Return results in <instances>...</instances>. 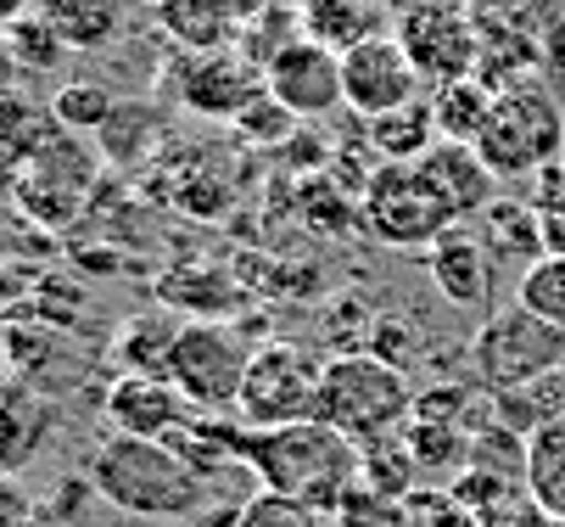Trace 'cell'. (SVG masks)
I'll list each match as a JSON object with an SVG mask.
<instances>
[{
	"label": "cell",
	"instance_id": "1",
	"mask_svg": "<svg viewBox=\"0 0 565 527\" xmlns=\"http://www.w3.org/2000/svg\"><path fill=\"white\" fill-rule=\"evenodd\" d=\"M85 483L135 521H191L213 505V483L163 438L107 432L85 461Z\"/></svg>",
	"mask_w": 565,
	"mask_h": 527
},
{
	"label": "cell",
	"instance_id": "2",
	"mask_svg": "<svg viewBox=\"0 0 565 527\" xmlns=\"http://www.w3.org/2000/svg\"><path fill=\"white\" fill-rule=\"evenodd\" d=\"M247 472L264 488L297 494L313 510L331 516L342 505V494L359 483V443L326 421H297V426H275V432L247 426Z\"/></svg>",
	"mask_w": 565,
	"mask_h": 527
},
{
	"label": "cell",
	"instance_id": "3",
	"mask_svg": "<svg viewBox=\"0 0 565 527\" xmlns=\"http://www.w3.org/2000/svg\"><path fill=\"white\" fill-rule=\"evenodd\" d=\"M415 388H409V370L386 365L381 354L359 348V354H337L319 370V421L337 426L353 443L403 432L415 421Z\"/></svg>",
	"mask_w": 565,
	"mask_h": 527
},
{
	"label": "cell",
	"instance_id": "4",
	"mask_svg": "<svg viewBox=\"0 0 565 527\" xmlns=\"http://www.w3.org/2000/svg\"><path fill=\"white\" fill-rule=\"evenodd\" d=\"M476 152L499 180L543 175L565 158V107L537 80H515L493 96V113L476 135Z\"/></svg>",
	"mask_w": 565,
	"mask_h": 527
},
{
	"label": "cell",
	"instance_id": "5",
	"mask_svg": "<svg viewBox=\"0 0 565 527\" xmlns=\"http://www.w3.org/2000/svg\"><path fill=\"white\" fill-rule=\"evenodd\" d=\"M470 370L493 399L548 382V376L565 370V331L548 326L543 315H532L526 304H504L470 337Z\"/></svg>",
	"mask_w": 565,
	"mask_h": 527
},
{
	"label": "cell",
	"instance_id": "6",
	"mask_svg": "<svg viewBox=\"0 0 565 527\" xmlns=\"http://www.w3.org/2000/svg\"><path fill=\"white\" fill-rule=\"evenodd\" d=\"M253 348L230 320H185L174 348H169V382L185 393L196 415H230L241 404Z\"/></svg>",
	"mask_w": 565,
	"mask_h": 527
},
{
	"label": "cell",
	"instance_id": "7",
	"mask_svg": "<svg viewBox=\"0 0 565 527\" xmlns=\"http://www.w3.org/2000/svg\"><path fill=\"white\" fill-rule=\"evenodd\" d=\"M319 370H326V365H319L308 348H297V342H264V348H253L235 421L253 426V432L319 421Z\"/></svg>",
	"mask_w": 565,
	"mask_h": 527
},
{
	"label": "cell",
	"instance_id": "8",
	"mask_svg": "<svg viewBox=\"0 0 565 527\" xmlns=\"http://www.w3.org/2000/svg\"><path fill=\"white\" fill-rule=\"evenodd\" d=\"M359 208L370 219V231L397 253H431L454 231L448 208L426 191L415 164H375L364 191H359Z\"/></svg>",
	"mask_w": 565,
	"mask_h": 527
},
{
	"label": "cell",
	"instance_id": "9",
	"mask_svg": "<svg viewBox=\"0 0 565 527\" xmlns=\"http://www.w3.org/2000/svg\"><path fill=\"white\" fill-rule=\"evenodd\" d=\"M397 45L409 51L420 80H437V85L470 80L481 67V29H476L470 12L454 7V0H415V7L397 18Z\"/></svg>",
	"mask_w": 565,
	"mask_h": 527
},
{
	"label": "cell",
	"instance_id": "10",
	"mask_svg": "<svg viewBox=\"0 0 565 527\" xmlns=\"http://www.w3.org/2000/svg\"><path fill=\"white\" fill-rule=\"evenodd\" d=\"M264 85H269V96H275L297 124L331 118L337 107H348V96H342V51L319 45V40H308V34H291L286 45L269 51Z\"/></svg>",
	"mask_w": 565,
	"mask_h": 527
},
{
	"label": "cell",
	"instance_id": "11",
	"mask_svg": "<svg viewBox=\"0 0 565 527\" xmlns=\"http://www.w3.org/2000/svg\"><path fill=\"white\" fill-rule=\"evenodd\" d=\"M420 67L409 62V51L397 45V34H370L353 51H342V96L359 118H386L397 107L420 102Z\"/></svg>",
	"mask_w": 565,
	"mask_h": 527
},
{
	"label": "cell",
	"instance_id": "12",
	"mask_svg": "<svg viewBox=\"0 0 565 527\" xmlns=\"http://www.w3.org/2000/svg\"><path fill=\"white\" fill-rule=\"evenodd\" d=\"M90 180H96L90 152L78 146L73 129L56 124L51 140L40 146V158H34L23 175H12V197H18L34 219H45V224H67V219L78 213V202H85Z\"/></svg>",
	"mask_w": 565,
	"mask_h": 527
},
{
	"label": "cell",
	"instance_id": "13",
	"mask_svg": "<svg viewBox=\"0 0 565 527\" xmlns=\"http://www.w3.org/2000/svg\"><path fill=\"white\" fill-rule=\"evenodd\" d=\"M264 96H269V85H264V62L258 56H241V51H185L180 56V102L191 113L235 124Z\"/></svg>",
	"mask_w": 565,
	"mask_h": 527
},
{
	"label": "cell",
	"instance_id": "14",
	"mask_svg": "<svg viewBox=\"0 0 565 527\" xmlns=\"http://www.w3.org/2000/svg\"><path fill=\"white\" fill-rule=\"evenodd\" d=\"M415 175L426 180V191L448 208L454 224H476L499 202V175L488 169V158L465 140H437L431 152L415 164Z\"/></svg>",
	"mask_w": 565,
	"mask_h": 527
},
{
	"label": "cell",
	"instance_id": "15",
	"mask_svg": "<svg viewBox=\"0 0 565 527\" xmlns=\"http://www.w3.org/2000/svg\"><path fill=\"white\" fill-rule=\"evenodd\" d=\"M102 415H107L113 432H129V438H174L196 410L185 404V393L169 382V376L118 370V382L102 399Z\"/></svg>",
	"mask_w": 565,
	"mask_h": 527
},
{
	"label": "cell",
	"instance_id": "16",
	"mask_svg": "<svg viewBox=\"0 0 565 527\" xmlns=\"http://www.w3.org/2000/svg\"><path fill=\"white\" fill-rule=\"evenodd\" d=\"M426 270H431V286L454 309H488V297H493V247L476 224H454V231L426 253Z\"/></svg>",
	"mask_w": 565,
	"mask_h": 527
},
{
	"label": "cell",
	"instance_id": "17",
	"mask_svg": "<svg viewBox=\"0 0 565 527\" xmlns=\"http://www.w3.org/2000/svg\"><path fill=\"white\" fill-rule=\"evenodd\" d=\"M34 18L67 51H107L129 23V0H34Z\"/></svg>",
	"mask_w": 565,
	"mask_h": 527
},
{
	"label": "cell",
	"instance_id": "18",
	"mask_svg": "<svg viewBox=\"0 0 565 527\" xmlns=\"http://www.w3.org/2000/svg\"><path fill=\"white\" fill-rule=\"evenodd\" d=\"M157 304L185 309V320H230V309H241V286H235L230 270L185 264V270L157 281Z\"/></svg>",
	"mask_w": 565,
	"mask_h": 527
},
{
	"label": "cell",
	"instance_id": "19",
	"mask_svg": "<svg viewBox=\"0 0 565 527\" xmlns=\"http://www.w3.org/2000/svg\"><path fill=\"white\" fill-rule=\"evenodd\" d=\"M151 12H157V29L185 51H230L241 29V12L230 0H151Z\"/></svg>",
	"mask_w": 565,
	"mask_h": 527
},
{
	"label": "cell",
	"instance_id": "20",
	"mask_svg": "<svg viewBox=\"0 0 565 527\" xmlns=\"http://www.w3.org/2000/svg\"><path fill=\"white\" fill-rule=\"evenodd\" d=\"M56 118L51 107H40L34 96L12 91V96H0V175H23L34 158H40V146L51 140Z\"/></svg>",
	"mask_w": 565,
	"mask_h": 527
},
{
	"label": "cell",
	"instance_id": "21",
	"mask_svg": "<svg viewBox=\"0 0 565 527\" xmlns=\"http://www.w3.org/2000/svg\"><path fill=\"white\" fill-rule=\"evenodd\" d=\"M437 113L431 102H415V107H397L386 118L370 124V146H375V158L381 164H420L431 146H437Z\"/></svg>",
	"mask_w": 565,
	"mask_h": 527
},
{
	"label": "cell",
	"instance_id": "22",
	"mask_svg": "<svg viewBox=\"0 0 565 527\" xmlns=\"http://www.w3.org/2000/svg\"><path fill=\"white\" fill-rule=\"evenodd\" d=\"M493 85L488 80H454V85H437V96H431V113H437V135L443 140H465V146H476V135H481V124H488V113H493Z\"/></svg>",
	"mask_w": 565,
	"mask_h": 527
},
{
	"label": "cell",
	"instance_id": "23",
	"mask_svg": "<svg viewBox=\"0 0 565 527\" xmlns=\"http://www.w3.org/2000/svg\"><path fill=\"white\" fill-rule=\"evenodd\" d=\"M526 488L548 516H565V415L526 438Z\"/></svg>",
	"mask_w": 565,
	"mask_h": 527
},
{
	"label": "cell",
	"instance_id": "24",
	"mask_svg": "<svg viewBox=\"0 0 565 527\" xmlns=\"http://www.w3.org/2000/svg\"><path fill=\"white\" fill-rule=\"evenodd\" d=\"M180 326H185V320H174V315H135V320H124V326H118V337H113V359H118L124 370L163 376V370H169V348H174Z\"/></svg>",
	"mask_w": 565,
	"mask_h": 527
},
{
	"label": "cell",
	"instance_id": "25",
	"mask_svg": "<svg viewBox=\"0 0 565 527\" xmlns=\"http://www.w3.org/2000/svg\"><path fill=\"white\" fill-rule=\"evenodd\" d=\"M302 23H308V40L331 45V51H353L359 40L381 34L370 0H308V7H302Z\"/></svg>",
	"mask_w": 565,
	"mask_h": 527
},
{
	"label": "cell",
	"instance_id": "26",
	"mask_svg": "<svg viewBox=\"0 0 565 527\" xmlns=\"http://www.w3.org/2000/svg\"><path fill=\"white\" fill-rule=\"evenodd\" d=\"M415 455H409V438L403 432H386V438H370V443H359V483H370V488H381V494H409V483H415Z\"/></svg>",
	"mask_w": 565,
	"mask_h": 527
},
{
	"label": "cell",
	"instance_id": "27",
	"mask_svg": "<svg viewBox=\"0 0 565 527\" xmlns=\"http://www.w3.org/2000/svg\"><path fill=\"white\" fill-rule=\"evenodd\" d=\"M45 404H34L29 393L0 399V472H18L29 466V455L45 443Z\"/></svg>",
	"mask_w": 565,
	"mask_h": 527
},
{
	"label": "cell",
	"instance_id": "28",
	"mask_svg": "<svg viewBox=\"0 0 565 527\" xmlns=\"http://www.w3.org/2000/svg\"><path fill=\"white\" fill-rule=\"evenodd\" d=\"M515 304H526L532 315H543L548 326L565 331V253H543L537 264L521 270V281H515Z\"/></svg>",
	"mask_w": 565,
	"mask_h": 527
},
{
	"label": "cell",
	"instance_id": "29",
	"mask_svg": "<svg viewBox=\"0 0 565 527\" xmlns=\"http://www.w3.org/2000/svg\"><path fill=\"white\" fill-rule=\"evenodd\" d=\"M118 113V96L107 91V85H62L56 96H51V118L62 124V129H73V135H102L107 129V118Z\"/></svg>",
	"mask_w": 565,
	"mask_h": 527
},
{
	"label": "cell",
	"instance_id": "30",
	"mask_svg": "<svg viewBox=\"0 0 565 527\" xmlns=\"http://www.w3.org/2000/svg\"><path fill=\"white\" fill-rule=\"evenodd\" d=\"M403 438H409V455L420 472H454L465 461V426L459 421H426L415 415L409 426H403Z\"/></svg>",
	"mask_w": 565,
	"mask_h": 527
},
{
	"label": "cell",
	"instance_id": "31",
	"mask_svg": "<svg viewBox=\"0 0 565 527\" xmlns=\"http://www.w3.org/2000/svg\"><path fill=\"white\" fill-rule=\"evenodd\" d=\"M235 527H326V510H313L308 499L280 494V488H258L235 510Z\"/></svg>",
	"mask_w": 565,
	"mask_h": 527
},
{
	"label": "cell",
	"instance_id": "32",
	"mask_svg": "<svg viewBox=\"0 0 565 527\" xmlns=\"http://www.w3.org/2000/svg\"><path fill=\"white\" fill-rule=\"evenodd\" d=\"M331 516H337V527H409V499L381 494L370 483H353Z\"/></svg>",
	"mask_w": 565,
	"mask_h": 527
},
{
	"label": "cell",
	"instance_id": "33",
	"mask_svg": "<svg viewBox=\"0 0 565 527\" xmlns=\"http://www.w3.org/2000/svg\"><path fill=\"white\" fill-rule=\"evenodd\" d=\"M7 34H12V45H18V62H23V73H51V67H62L67 62V45L29 12V18H18V23H7Z\"/></svg>",
	"mask_w": 565,
	"mask_h": 527
},
{
	"label": "cell",
	"instance_id": "34",
	"mask_svg": "<svg viewBox=\"0 0 565 527\" xmlns=\"http://www.w3.org/2000/svg\"><path fill=\"white\" fill-rule=\"evenodd\" d=\"M235 129L253 135V140H264V146H275V140H291V135H297V118H291L275 96H264V102H253L247 113L235 118Z\"/></svg>",
	"mask_w": 565,
	"mask_h": 527
},
{
	"label": "cell",
	"instance_id": "35",
	"mask_svg": "<svg viewBox=\"0 0 565 527\" xmlns=\"http://www.w3.org/2000/svg\"><path fill=\"white\" fill-rule=\"evenodd\" d=\"M0 527H40L34 516V499L18 477H0Z\"/></svg>",
	"mask_w": 565,
	"mask_h": 527
},
{
	"label": "cell",
	"instance_id": "36",
	"mask_svg": "<svg viewBox=\"0 0 565 527\" xmlns=\"http://www.w3.org/2000/svg\"><path fill=\"white\" fill-rule=\"evenodd\" d=\"M537 231H543V253H565V191L537 197Z\"/></svg>",
	"mask_w": 565,
	"mask_h": 527
},
{
	"label": "cell",
	"instance_id": "37",
	"mask_svg": "<svg viewBox=\"0 0 565 527\" xmlns=\"http://www.w3.org/2000/svg\"><path fill=\"white\" fill-rule=\"evenodd\" d=\"M23 62H18V45H12V34L0 29V96H12V91H23Z\"/></svg>",
	"mask_w": 565,
	"mask_h": 527
},
{
	"label": "cell",
	"instance_id": "38",
	"mask_svg": "<svg viewBox=\"0 0 565 527\" xmlns=\"http://www.w3.org/2000/svg\"><path fill=\"white\" fill-rule=\"evenodd\" d=\"M29 12H34V0H0V29L18 23V18H29Z\"/></svg>",
	"mask_w": 565,
	"mask_h": 527
},
{
	"label": "cell",
	"instance_id": "39",
	"mask_svg": "<svg viewBox=\"0 0 565 527\" xmlns=\"http://www.w3.org/2000/svg\"><path fill=\"white\" fill-rule=\"evenodd\" d=\"M326 527H337V521H326Z\"/></svg>",
	"mask_w": 565,
	"mask_h": 527
}]
</instances>
